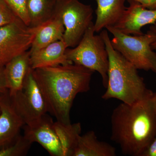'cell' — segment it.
I'll list each match as a JSON object with an SVG mask.
<instances>
[{
    "instance_id": "d4e9b609",
    "label": "cell",
    "mask_w": 156,
    "mask_h": 156,
    "mask_svg": "<svg viewBox=\"0 0 156 156\" xmlns=\"http://www.w3.org/2000/svg\"><path fill=\"white\" fill-rule=\"evenodd\" d=\"M148 31L155 36V40L151 44V48L153 50H156V22L155 23L151 26Z\"/></svg>"
},
{
    "instance_id": "ba28073f",
    "label": "cell",
    "mask_w": 156,
    "mask_h": 156,
    "mask_svg": "<svg viewBox=\"0 0 156 156\" xmlns=\"http://www.w3.org/2000/svg\"><path fill=\"white\" fill-rule=\"evenodd\" d=\"M38 28L28 26L19 19L0 27V66L28 51Z\"/></svg>"
},
{
    "instance_id": "9c48e42d",
    "label": "cell",
    "mask_w": 156,
    "mask_h": 156,
    "mask_svg": "<svg viewBox=\"0 0 156 156\" xmlns=\"http://www.w3.org/2000/svg\"><path fill=\"white\" fill-rule=\"evenodd\" d=\"M53 123L52 118L47 114L37 122L24 125L23 128V136L33 143H38L50 156H65Z\"/></svg>"
},
{
    "instance_id": "5b68a950",
    "label": "cell",
    "mask_w": 156,
    "mask_h": 156,
    "mask_svg": "<svg viewBox=\"0 0 156 156\" xmlns=\"http://www.w3.org/2000/svg\"><path fill=\"white\" fill-rule=\"evenodd\" d=\"M106 29L112 34V46L137 69L151 70L156 73V53L151 48L155 36L148 31L146 34H126L112 26Z\"/></svg>"
},
{
    "instance_id": "ffe728a7",
    "label": "cell",
    "mask_w": 156,
    "mask_h": 156,
    "mask_svg": "<svg viewBox=\"0 0 156 156\" xmlns=\"http://www.w3.org/2000/svg\"><path fill=\"white\" fill-rule=\"evenodd\" d=\"M13 11L17 18L26 25L30 27V21L29 17L27 4V0H2Z\"/></svg>"
},
{
    "instance_id": "7c38bea8",
    "label": "cell",
    "mask_w": 156,
    "mask_h": 156,
    "mask_svg": "<svg viewBox=\"0 0 156 156\" xmlns=\"http://www.w3.org/2000/svg\"><path fill=\"white\" fill-rule=\"evenodd\" d=\"M31 68L29 50L12 58L4 66L6 86L10 97L21 89Z\"/></svg>"
},
{
    "instance_id": "9a60e30c",
    "label": "cell",
    "mask_w": 156,
    "mask_h": 156,
    "mask_svg": "<svg viewBox=\"0 0 156 156\" xmlns=\"http://www.w3.org/2000/svg\"><path fill=\"white\" fill-rule=\"evenodd\" d=\"M126 0H96V19L94 24L95 32L108 26H113L126 10Z\"/></svg>"
},
{
    "instance_id": "4fadbf2b",
    "label": "cell",
    "mask_w": 156,
    "mask_h": 156,
    "mask_svg": "<svg viewBox=\"0 0 156 156\" xmlns=\"http://www.w3.org/2000/svg\"><path fill=\"white\" fill-rule=\"evenodd\" d=\"M67 48L62 39L30 53L31 68L34 69L72 63L66 56Z\"/></svg>"
},
{
    "instance_id": "8992f818",
    "label": "cell",
    "mask_w": 156,
    "mask_h": 156,
    "mask_svg": "<svg viewBox=\"0 0 156 156\" xmlns=\"http://www.w3.org/2000/svg\"><path fill=\"white\" fill-rule=\"evenodd\" d=\"M93 11L90 5L78 0H58L55 13L65 27L62 40L67 48H74L80 41L92 22Z\"/></svg>"
},
{
    "instance_id": "2e32d148",
    "label": "cell",
    "mask_w": 156,
    "mask_h": 156,
    "mask_svg": "<svg viewBox=\"0 0 156 156\" xmlns=\"http://www.w3.org/2000/svg\"><path fill=\"white\" fill-rule=\"evenodd\" d=\"M64 31L65 27L61 18L55 13L52 18L39 27L30 52L32 53L53 42L62 40Z\"/></svg>"
},
{
    "instance_id": "5bb4252c",
    "label": "cell",
    "mask_w": 156,
    "mask_h": 156,
    "mask_svg": "<svg viewBox=\"0 0 156 156\" xmlns=\"http://www.w3.org/2000/svg\"><path fill=\"white\" fill-rule=\"evenodd\" d=\"M116 150L108 143L100 141L93 131L78 136L70 156H115Z\"/></svg>"
},
{
    "instance_id": "ac0fdd59",
    "label": "cell",
    "mask_w": 156,
    "mask_h": 156,
    "mask_svg": "<svg viewBox=\"0 0 156 156\" xmlns=\"http://www.w3.org/2000/svg\"><path fill=\"white\" fill-rule=\"evenodd\" d=\"M53 127L62 147L65 156H70L78 136L80 135V123L63 124L56 121Z\"/></svg>"
},
{
    "instance_id": "277c9868",
    "label": "cell",
    "mask_w": 156,
    "mask_h": 156,
    "mask_svg": "<svg viewBox=\"0 0 156 156\" xmlns=\"http://www.w3.org/2000/svg\"><path fill=\"white\" fill-rule=\"evenodd\" d=\"M94 24H90L76 47L67 49L66 56L71 63L81 66L100 74L105 88L108 80V55L101 35H95Z\"/></svg>"
},
{
    "instance_id": "6da1fadb",
    "label": "cell",
    "mask_w": 156,
    "mask_h": 156,
    "mask_svg": "<svg viewBox=\"0 0 156 156\" xmlns=\"http://www.w3.org/2000/svg\"><path fill=\"white\" fill-rule=\"evenodd\" d=\"M48 112L56 121L71 123L70 114L79 93L88 92L94 72L74 63L32 69Z\"/></svg>"
},
{
    "instance_id": "52a82bcc",
    "label": "cell",
    "mask_w": 156,
    "mask_h": 156,
    "mask_svg": "<svg viewBox=\"0 0 156 156\" xmlns=\"http://www.w3.org/2000/svg\"><path fill=\"white\" fill-rule=\"evenodd\" d=\"M10 97L13 106L26 125L37 122L48 113L44 98L32 68L27 73L21 89Z\"/></svg>"
},
{
    "instance_id": "3957f363",
    "label": "cell",
    "mask_w": 156,
    "mask_h": 156,
    "mask_svg": "<svg viewBox=\"0 0 156 156\" xmlns=\"http://www.w3.org/2000/svg\"><path fill=\"white\" fill-rule=\"evenodd\" d=\"M100 34L105 43L109 59L107 87L102 99L115 98L131 105L151 94L137 69L113 48L107 31H102Z\"/></svg>"
},
{
    "instance_id": "e0dca14e",
    "label": "cell",
    "mask_w": 156,
    "mask_h": 156,
    "mask_svg": "<svg viewBox=\"0 0 156 156\" xmlns=\"http://www.w3.org/2000/svg\"><path fill=\"white\" fill-rule=\"evenodd\" d=\"M57 0H27V9L31 27H37L54 16Z\"/></svg>"
},
{
    "instance_id": "d6986e66",
    "label": "cell",
    "mask_w": 156,
    "mask_h": 156,
    "mask_svg": "<svg viewBox=\"0 0 156 156\" xmlns=\"http://www.w3.org/2000/svg\"><path fill=\"white\" fill-rule=\"evenodd\" d=\"M32 144L23 135H20L13 143L0 149V156L26 155Z\"/></svg>"
},
{
    "instance_id": "484cf974",
    "label": "cell",
    "mask_w": 156,
    "mask_h": 156,
    "mask_svg": "<svg viewBox=\"0 0 156 156\" xmlns=\"http://www.w3.org/2000/svg\"><path fill=\"white\" fill-rule=\"evenodd\" d=\"M152 105L155 116L156 118V92L154 93L151 98Z\"/></svg>"
},
{
    "instance_id": "cb8c5ba5",
    "label": "cell",
    "mask_w": 156,
    "mask_h": 156,
    "mask_svg": "<svg viewBox=\"0 0 156 156\" xmlns=\"http://www.w3.org/2000/svg\"><path fill=\"white\" fill-rule=\"evenodd\" d=\"M140 4L146 9L156 10V0H133Z\"/></svg>"
},
{
    "instance_id": "4316f807",
    "label": "cell",
    "mask_w": 156,
    "mask_h": 156,
    "mask_svg": "<svg viewBox=\"0 0 156 156\" xmlns=\"http://www.w3.org/2000/svg\"><path fill=\"white\" fill-rule=\"evenodd\" d=\"M57 1H58V0H57Z\"/></svg>"
},
{
    "instance_id": "8fae6325",
    "label": "cell",
    "mask_w": 156,
    "mask_h": 156,
    "mask_svg": "<svg viewBox=\"0 0 156 156\" xmlns=\"http://www.w3.org/2000/svg\"><path fill=\"white\" fill-rule=\"evenodd\" d=\"M24 125L12 104L9 92L0 95V149L13 143L21 135Z\"/></svg>"
},
{
    "instance_id": "44dd1931",
    "label": "cell",
    "mask_w": 156,
    "mask_h": 156,
    "mask_svg": "<svg viewBox=\"0 0 156 156\" xmlns=\"http://www.w3.org/2000/svg\"><path fill=\"white\" fill-rule=\"evenodd\" d=\"M18 18L2 0H0V27L14 22Z\"/></svg>"
},
{
    "instance_id": "603a6c76",
    "label": "cell",
    "mask_w": 156,
    "mask_h": 156,
    "mask_svg": "<svg viewBox=\"0 0 156 156\" xmlns=\"http://www.w3.org/2000/svg\"><path fill=\"white\" fill-rule=\"evenodd\" d=\"M8 92L4 73V66H0V95Z\"/></svg>"
},
{
    "instance_id": "7a4b0ae2",
    "label": "cell",
    "mask_w": 156,
    "mask_h": 156,
    "mask_svg": "<svg viewBox=\"0 0 156 156\" xmlns=\"http://www.w3.org/2000/svg\"><path fill=\"white\" fill-rule=\"evenodd\" d=\"M153 93L133 104L122 102L112 112L111 139L124 155L141 156L156 135Z\"/></svg>"
},
{
    "instance_id": "7402d4cb",
    "label": "cell",
    "mask_w": 156,
    "mask_h": 156,
    "mask_svg": "<svg viewBox=\"0 0 156 156\" xmlns=\"http://www.w3.org/2000/svg\"><path fill=\"white\" fill-rule=\"evenodd\" d=\"M140 156H156V135Z\"/></svg>"
},
{
    "instance_id": "30bf717a",
    "label": "cell",
    "mask_w": 156,
    "mask_h": 156,
    "mask_svg": "<svg viewBox=\"0 0 156 156\" xmlns=\"http://www.w3.org/2000/svg\"><path fill=\"white\" fill-rule=\"evenodd\" d=\"M128 1L129 6L112 27L126 34L140 35L143 34V27L155 23L156 10L146 9L133 0Z\"/></svg>"
}]
</instances>
